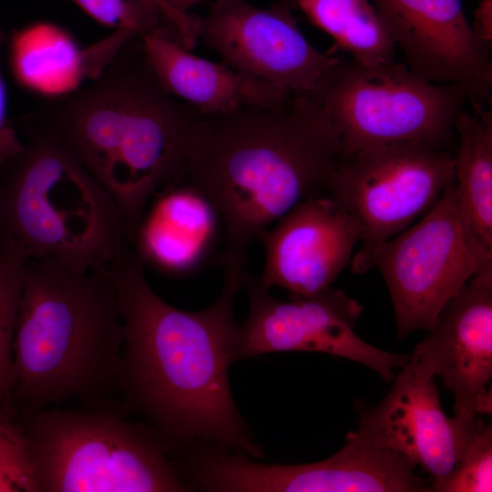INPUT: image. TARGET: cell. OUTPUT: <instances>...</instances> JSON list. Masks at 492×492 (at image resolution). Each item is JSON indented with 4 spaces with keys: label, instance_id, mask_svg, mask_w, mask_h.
<instances>
[{
    "label": "cell",
    "instance_id": "cell-2",
    "mask_svg": "<svg viewBox=\"0 0 492 492\" xmlns=\"http://www.w3.org/2000/svg\"><path fill=\"white\" fill-rule=\"evenodd\" d=\"M341 160L339 132L308 94L276 108L201 115L184 180L220 216L224 274L242 275L248 248L262 231L302 200L327 193Z\"/></svg>",
    "mask_w": 492,
    "mask_h": 492
},
{
    "label": "cell",
    "instance_id": "cell-15",
    "mask_svg": "<svg viewBox=\"0 0 492 492\" xmlns=\"http://www.w3.org/2000/svg\"><path fill=\"white\" fill-rule=\"evenodd\" d=\"M411 358L442 379L455 397L456 416L475 421L491 414L492 261L443 306Z\"/></svg>",
    "mask_w": 492,
    "mask_h": 492
},
{
    "label": "cell",
    "instance_id": "cell-4",
    "mask_svg": "<svg viewBox=\"0 0 492 492\" xmlns=\"http://www.w3.org/2000/svg\"><path fill=\"white\" fill-rule=\"evenodd\" d=\"M124 339L107 266L79 272L28 260L13 339V416L69 400L117 405Z\"/></svg>",
    "mask_w": 492,
    "mask_h": 492
},
{
    "label": "cell",
    "instance_id": "cell-13",
    "mask_svg": "<svg viewBox=\"0 0 492 492\" xmlns=\"http://www.w3.org/2000/svg\"><path fill=\"white\" fill-rule=\"evenodd\" d=\"M382 401L359 405L358 436L394 451L430 475L431 484L445 479L482 429L480 418L447 416L435 377L411 358L401 367Z\"/></svg>",
    "mask_w": 492,
    "mask_h": 492
},
{
    "label": "cell",
    "instance_id": "cell-14",
    "mask_svg": "<svg viewBox=\"0 0 492 492\" xmlns=\"http://www.w3.org/2000/svg\"><path fill=\"white\" fill-rule=\"evenodd\" d=\"M407 67L435 83L456 84L474 108L491 101V47L475 35L462 0H371Z\"/></svg>",
    "mask_w": 492,
    "mask_h": 492
},
{
    "label": "cell",
    "instance_id": "cell-22",
    "mask_svg": "<svg viewBox=\"0 0 492 492\" xmlns=\"http://www.w3.org/2000/svg\"><path fill=\"white\" fill-rule=\"evenodd\" d=\"M431 492L492 491V425L485 424L466 452L442 481L429 486Z\"/></svg>",
    "mask_w": 492,
    "mask_h": 492
},
{
    "label": "cell",
    "instance_id": "cell-10",
    "mask_svg": "<svg viewBox=\"0 0 492 492\" xmlns=\"http://www.w3.org/2000/svg\"><path fill=\"white\" fill-rule=\"evenodd\" d=\"M369 267L381 272L388 288L396 337L430 332L443 306L482 267L463 232L455 182L415 224L376 246Z\"/></svg>",
    "mask_w": 492,
    "mask_h": 492
},
{
    "label": "cell",
    "instance_id": "cell-7",
    "mask_svg": "<svg viewBox=\"0 0 492 492\" xmlns=\"http://www.w3.org/2000/svg\"><path fill=\"white\" fill-rule=\"evenodd\" d=\"M308 95L336 127L342 160L360 149L398 141L455 152L456 118L469 101L463 87L428 81L406 64L340 58Z\"/></svg>",
    "mask_w": 492,
    "mask_h": 492
},
{
    "label": "cell",
    "instance_id": "cell-6",
    "mask_svg": "<svg viewBox=\"0 0 492 492\" xmlns=\"http://www.w3.org/2000/svg\"><path fill=\"white\" fill-rule=\"evenodd\" d=\"M35 492L190 491L170 448L118 405L43 407L14 415Z\"/></svg>",
    "mask_w": 492,
    "mask_h": 492
},
{
    "label": "cell",
    "instance_id": "cell-11",
    "mask_svg": "<svg viewBox=\"0 0 492 492\" xmlns=\"http://www.w3.org/2000/svg\"><path fill=\"white\" fill-rule=\"evenodd\" d=\"M242 285L248 292L250 311L240 325L234 362L272 352H318L364 364L384 381L393 382L395 369L410 358L411 354L387 352L361 339L354 327L363 306L342 290L329 287L312 296L284 302L272 296L246 271Z\"/></svg>",
    "mask_w": 492,
    "mask_h": 492
},
{
    "label": "cell",
    "instance_id": "cell-26",
    "mask_svg": "<svg viewBox=\"0 0 492 492\" xmlns=\"http://www.w3.org/2000/svg\"><path fill=\"white\" fill-rule=\"evenodd\" d=\"M205 0H159L161 22L171 26L188 49L198 41L196 15L190 11Z\"/></svg>",
    "mask_w": 492,
    "mask_h": 492
},
{
    "label": "cell",
    "instance_id": "cell-31",
    "mask_svg": "<svg viewBox=\"0 0 492 492\" xmlns=\"http://www.w3.org/2000/svg\"><path fill=\"white\" fill-rule=\"evenodd\" d=\"M5 40V35L2 32H0V52H1V48ZM5 108H6L5 89V85H4L1 69H0V132L5 128L4 123H5Z\"/></svg>",
    "mask_w": 492,
    "mask_h": 492
},
{
    "label": "cell",
    "instance_id": "cell-21",
    "mask_svg": "<svg viewBox=\"0 0 492 492\" xmlns=\"http://www.w3.org/2000/svg\"><path fill=\"white\" fill-rule=\"evenodd\" d=\"M337 46L364 65L394 61L395 44L371 0H295Z\"/></svg>",
    "mask_w": 492,
    "mask_h": 492
},
{
    "label": "cell",
    "instance_id": "cell-17",
    "mask_svg": "<svg viewBox=\"0 0 492 492\" xmlns=\"http://www.w3.org/2000/svg\"><path fill=\"white\" fill-rule=\"evenodd\" d=\"M142 46L147 63L161 85L201 115L243 108H276L293 97L223 62L192 54L174 29L162 22L142 36Z\"/></svg>",
    "mask_w": 492,
    "mask_h": 492
},
{
    "label": "cell",
    "instance_id": "cell-5",
    "mask_svg": "<svg viewBox=\"0 0 492 492\" xmlns=\"http://www.w3.org/2000/svg\"><path fill=\"white\" fill-rule=\"evenodd\" d=\"M20 128L27 141L0 169V241L79 272L108 266L129 247L115 201L55 135Z\"/></svg>",
    "mask_w": 492,
    "mask_h": 492
},
{
    "label": "cell",
    "instance_id": "cell-30",
    "mask_svg": "<svg viewBox=\"0 0 492 492\" xmlns=\"http://www.w3.org/2000/svg\"><path fill=\"white\" fill-rule=\"evenodd\" d=\"M24 491L19 480L5 474H0V492H19Z\"/></svg>",
    "mask_w": 492,
    "mask_h": 492
},
{
    "label": "cell",
    "instance_id": "cell-28",
    "mask_svg": "<svg viewBox=\"0 0 492 492\" xmlns=\"http://www.w3.org/2000/svg\"><path fill=\"white\" fill-rule=\"evenodd\" d=\"M472 29L485 45H492V0H480L473 13Z\"/></svg>",
    "mask_w": 492,
    "mask_h": 492
},
{
    "label": "cell",
    "instance_id": "cell-3",
    "mask_svg": "<svg viewBox=\"0 0 492 492\" xmlns=\"http://www.w3.org/2000/svg\"><path fill=\"white\" fill-rule=\"evenodd\" d=\"M200 117L161 85L138 36L91 85L48 97L19 125L62 141L115 201L129 242L151 195L184 180Z\"/></svg>",
    "mask_w": 492,
    "mask_h": 492
},
{
    "label": "cell",
    "instance_id": "cell-18",
    "mask_svg": "<svg viewBox=\"0 0 492 492\" xmlns=\"http://www.w3.org/2000/svg\"><path fill=\"white\" fill-rule=\"evenodd\" d=\"M220 236L221 219L213 203L182 180L159 190L144 210L129 246L144 265L183 276L210 261Z\"/></svg>",
    "mask_w": 492,
    "mask_h": 492
},
{
    "label": "cell",
    "instance_id": "cell-20",
    "mask_svg": "<svg viewBox=\"0 0 492 492\" xmlns=\"http://www.w3.org/2000/svg\"><path fill=\"white\" fill-rule=\"evenodd\" d=\"M456 210L469 250L483 266L492 261V113L463 108L455 122Z\"/></svg>",
    "mask_w": 492,
    "mask_h": 492
},
{
    "label": "cell",
    "instance_id": "cell-1",
    "mask_svg": "<svg viewBox=\"0 0 492 492\" xmlns=\"http://www.w3.org/2000/svg\"><path fill=\"white\" fill-rule=\"evenodd\" d=\"M124 325L119 407L144 419L177 456L212 446L264 456L234 403L229 366L240 336L233 314L242 275L224 274L213 304L178 309L149 286L129 247L108 266Z\"/></svg>",
    "mask_w": 492,
    "mask_h": 492
},
{
    "label": "cell",
    "instance_id": "cell-8",
    "mask_svg": "<svg viewBox=\"0 0 492 492\" xmlns=\"http://www.w3.org/2000/svg\"><path fill=\"white\" fill-rule=\"evenodd\" d=\"M454 153L421 141H398L360 149L341 160L327 190L355 220L361 246L350 268L370 269L380 243L423 217L455 180Z\"/></svg>",
    "mask_w": 492,
    "mask_h": 492
},
{
    "label": "cell",
    "instance_id": "cell-12",
    "mask_svg": "<svg viewBox=\"0 0 492 492\" xmlns=\"http://www.w3.org/2000/svg\"><path fill=\"white\" fill-rule=\"evenodd\" d=\"M196 26L198 40L221 62L291 96L314 91L339 59L308 41L288 1L260 7L248 0H210Z\"/></svg>",
    "mask_w": 492,
    "mask_h": 492
},
{
    "label": "cell",
    "instance_id": "cell-19",
    "mask_svg": "<svg viewBox=\"0 0 492 492\" xmlns=\"http://www.w3.org/2000/svg\"><path fill=\"white\" fill-rule=\"evenodd\" d=\"M127 41L124 32L81 47L64 28L37 23L14 34L10 63L17 82L46 98L70 93L97 79Z\"/></svg>",
    "mask_w": 492,
    "mask_h": 492
},
{
    "label": "cell",
    "instance_id": "cell-16",
    "mask_svg": "<svg viewBox=\"0 0 492 492\" xmlns=\"http://www.w3.org/2000/svg\"><path fill=\"white\" fill-rule=\"evenodd\" d=\"M258 238L265 250L261 285L281 287L292 298L307 297L331 287L350 265L360 229L351 214L324 193L297 204Z\"/></svg>",
    "mask_w": 492,
    "mask_h": 492
},
{
    "label": "cell",
    "instance_id": "cell-25",
    "mask_svg": "<svg viewBox=\"0 0 492 492\" xmlns=\"http://www.w3.org/2000/svg\"><path fill=\"white\" fill-rule=\"evenodd\" d=\"M20 296L14 295L0 302V413L12 416L9 391L12 382L13 339Z\"/></svg>",
    "mask_w": 492,
    "mask_h": 492
},
{
    "label": "cell",
    "instance_id": "cell-32",
    "mask_svg": "<svg viewBox=\"0 0 492 492\" xmlns=\"http://www.w3.org/2000/svg\"><path fill=\"white\" fill-rule=\"evenodd\" d=\"M155 2L159 5V1H158V0H155Z\"/></svg>",
    "mask_w": 492,
    "mask_h": 492
},
{
    "label": "cell",
    "instance_id": "cell-23",
    "mask_svg": "<svg viewBox=\"0 0 492 492\" xmlns=\"http://www.w3.org/2000/svg\"><path fill=\"white\" fill-rule=\"evenodd\" d=\"M99 24L144 36L161 23L155 0H72Z\"/></svg>",
    "mask_w": 492,
    "mask_h": 492
},
{
    "label": "cell",
    "instance_id": "cell-29",
    "mask_svg": "<svg viewBox=\"0 0 492 492\" xmlns=\"http://www.w3.org/2000/svg\"><path fill=\"white\" fill-rule=\"evenodd\" d=\"M23 145L15 128L5 126L0 132V169L12 155L22 149Z\"/></svg>",
    "mask_w": 492,
    "mask_h": 492
},
{
    "label": "cell",
    "instance_id": "cell-9",
    "mask_svg": "<svg viewBox=\"0 0 492 492\" xmlns=\"http://www.w3.org/2000/svg\"><path fill=\"white\" fill-rule=\"evenodd\" d=\"M403 456L376 447L355 431L326 459L271 465L216 446L195 452L188 464L194 489L217 492H425L429 486Z\"/></svg>",
    "mask_w": 492,
    "mask_h": 492
},
{
    "label": "cell",
    "instance_id": "cell-24",
    "mask_svg": "<svg viewBox=\"0 0 492 492\" xmlns=\"http://www.w3.org/2000/svg\"><path fill=\"white\" fill-rule=\"evenodd\" d=\"M0 474L14 477L24 491L35 492L22 431L12 416L0 413Z\"/></svg>",
    "mask_w": 492,
    "mask_h": 492
},
{
    "label": "cell",
    "instance_id": "cell-27",
    "mask_svg": "<svg viewBox=\"0 0 492 492\" xmlns=\"http://www.w3.org/2000/svg\"><path fill=\"white\" fill-rule=\"evenodd\" d=\"M27 258L9 243L0 241V302L22 290Z\"/></svg>",
    "mask_w": 492,
    "mask_h": 492
}]
</instances>
